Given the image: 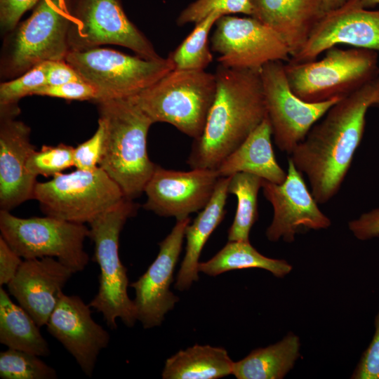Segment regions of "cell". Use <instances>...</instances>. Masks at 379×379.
Returning a JSON list of instances; mask_svg holds the SVG:
<instances>
[{
	"label": "cell",
	"instance_id": "obj_1",
	"mask_svg": "<svg viewBox=\"0 0 379 379\" xmlns=\"http://www.w3.org/2000/svg\"><path fill=\"white\" fill-rule=\"evenodd\" d=\"M376 100L373 80L335 103L290 154L295 168L310 181L318 204L340 190L362 140L368 109Z\"/></svg>",
	"mask_w": 379,
	"mask_h": 379
},
{
	"label": "cell",
	"instance_id": "obj_2",
	"mask_svg": "<svg viewBox=\"0 0 379 379\" xmlns=\"http://www.w3.org/2000/svg\"><path fill=\"white\" fill-rule=\"evenodd\" d=\"M216 92L201 135L194 140L191 168L216 169L267 117L260 69L218 65Z\"/></svg>",
	"mask_w": 379,
	"mask_h": 379
},
{
	"label": "cell",
	"instance_id": "obj_3",
	"mask_svg": "<svg viewBox=\"0 0 379 379\" xmlns=\"http://www.w3.org/2000/svg\"><path fill=\"white\" fill-rule=\"evenodd\" d=\"M104 129L99 166L119 185L126 198L139 197L157 165L149 158L147 138L154 124L130 98L96 103Z\"/></svg>",
	"mask_w": 379,
	"mask_h": 379
},
{
	"label": "cell",
	"instance_id": "obj_4",
	"mask_svg": "<svg viewBox=\"0 0 379 379\" xmlns=\"http://www.w3.org/2000/svg\"><path fill=\"white\" fill-rule=\"evenodd\" d=\"M137 209L138 205L125 197L89 223L93 258L100 270L98 292L89 305L102 315L112 329L117 328L118 319L128 327L137 321L135 304L128 294L127 269L119 255L121 232Z\"/></svg>",
	"mask_w": 379,
	"mask_h": 379
},
{
	"label": "cell",
	"instance_id": "obj_5",
	"mask_svg": "<svg viewBox=\"0 0 379 379\" xmlns=\"http://www.w3.org/2000/svg\"><path fill=\"white\" fill-rule=\"evenodd\" d=\"M215 92V74L173 69L128 98L154 124L168 123L195 140L204 131Z\"/></svg>",
	"mask_w": 379,
	"mask_h": 379
},
{
	"label": "cell",
	"instance_id": "obj_6",
	"mask_svg": "<svg viewBox=\"0 0 379 379\" xmlns=\"http://www.w3.org/2000/svg\"><path fill=\"white\" fill-rule=\"evenodd\" d=\"M71 22L69 0H40L31 15L6 35L1 78L10 80L38 64L65 60Z\"/></svg>",
	"mask_w": 379,
	"mask_h": 379
},
{
	"label": "cell",
	"instance_id": "obj_7",
	"mask_svg": "<svg viewBox=\"0 0 379 379\" xmlns=\"http://www.w3.org/2000/svg\"><path fill=\"white\" fill-rule=\"evenodd\" d=\"M284 68L293 92L310 102L343 99L379 74L378 52L337 46L326 50L320 60H289Z\"/></svg>",
	"mask_w": 379,
	"mask_h": 379
},
{
	"label": "cell",
	"instance_id": "obj_8",
	"mask_svg": "<svg viewBox=\"0 0 379 379\" xmlns=\"http://www.w3.org/2000/svg\"><path fill=\"white\" fill-rule=\"evenodd\" d=\"M65 61L97 90L95 103L131 98L175 69L168 57L148 60L100 47L71 50Z\"/></svg>",
	"mask_w": 379,
	"mask_h": 379
},
{
	"label": "cell",
	"instance_id": "obj_9",
	"mask_svg": "<svg viewBox=\"0 0 379 379\" xmlns=\"http://www.w3.org/2000/svg\"><path fill=\"white\" fill-rule=\"evenodd\" d=\"M1 236L24 260L51 257L75 273L83 271L89 257L84 241L89 228L52 216L20 218L0 211Z\"/></svg>",
	"mask_w": 379,
	"mask_h": 379
},
{
	"label": "cell",
	"instance_id": "obj_10",
	"mask_svg": "<svg viewBox=\"0 0 379 379\" xmlns=\"http://www.w3.org/2000/svg\"><path fill=\"white\" fill-rule=\"evenodd\" d=\"M124 198L119 185L100 166L37 182L34 194L46 215L81 224H89Z\"/></svg>",
	"mask_w": 379,
	"mask_h": 379
},
{
	"label": "cell",
	"instance_id": "obj_11",
	"mask_svg": "<svg viewBox=\"0 0 379 379\" xmlns=\"http://www.w3.org/2000/svg\"><path fill=\"white\" fill-rule=\"evenodd\" d=\"M70 51L112 44L148 60L161 59L147 37L129 20L120 0H69Z\"/></svg>",
	"mask_w": 379,
	"mask_h": 379
},
{
	"label": "cell",
	"instance_id": "obj_12",
	"mask_svg": "<svg viewBox=\"0 0 379 379\" xmlns=\"http://www.w3.org/2000/svg\"><path fill=\"white\" fill-rule=\"evenodd\" d=\"M267 116L277 147L290 154L314 124L339 100L310 102L291 90L284 62L271 61L260 69Z\"/></svg>",
	"mask_w": 379,
	"mask_h": 379
},
{
	"label": "cell",
	"instance_id": "obj_13",
	"mask_svg": "<svg viewBox=\"0 0 379 379\" xmlns=\"http://www.w3.org/2000/svg\"><path fill=\"white\" fill-rule=\"evenodd\" d=\"M217 61L226 67L260 69L266 63L289 61L291 53L283 39L252 16H221L210 39Z\"/></svg>",
	"mask_w": 379,
	"mask_h": 379
},
{
	"label": "cell",
	"instance_id": "obj_14",
	"mask_svg": "<svg viewBox=\"0 0 379 379\" xmlns=\"http://www.w3.org/2000/svg\"><path fill=\"white\" fill-rule=\"evenodd\" d=\"M339 44L379 52V11L366 9L361 0H347L338 8L324 13L304 46L290 60H316Z\"/></svg>",
	"mask_w": 379,
	"mask_h": 379
},
{
	"label": "cell",
	"instance_id": "obj_15",
	"mask_svg": "<svg viewBox=\"0 0 379 379\" xmlns=\"http://www.w3.org/2000/svg\"><path fill=\"white\" fill-rule=\"evenodd\" d=\"M262 188L273 208L272 220L266 230L269 241L281 238L293 242L302 230H319L331 226V220L319 209L302 173L289 158L285 180L277 184L264 180Z\"/></svg>",
	"mask_w": 379,
	"mask_h": 379
},
{
	"label": "cell",
	"instance_id": "obj_16",
	"mask_svg": "<svg viewBox=\"0 0 379 379\" xmlns=\"http://www.w3.org/2000/svg\"><path fill=\"white\" fill-rule=\"evenodd\" d=\"M220 178L216 169L180 171L157 165L144 190L143 207L160 216L186 218L206 206Z\"/></svg>",
	"mask_w": 379,
	"mask_h": 379
},
{
	"label": "cell",
	"instance_id": "obj_17",
	"mask_svg": "<svg viewBox=\"0 0 379 379\" xmlns=\"http://www.w3.org/2000/svg\"><path fill=\"white\" fill-rule=\"evenodd\" d=\"M190 223L189 217L177 220L171 232L159 244L155 260L142 276L130 284L135 293L133 302L137 321L144 328L160 326L165 314L178 301L170 286Z\"/></svg>",
	"mask_w": 379,
	"mask_h": 379
},
{
	"label": "cell",
	"instance_id": "obj_18",
	"mask_svg": "<svg viewBox=\"0 0 379 379\" xmlns=\"http://www.w3.org/2000/svg\"><path fill=\"white\" fill-rule=\"evenodd\" d=\"M91 307L79 296L62 292L46 325L88 377L110 341L109 333L92 318Z\"/></svg>",
	"mask_w": 379,
	"mask_h": 379
},
{
	"label": "cell",
	"instance_id": "obj_19",
	"mask_svg": "<svg viewBox=\"0 0 379 379\" xmlns=\"http://www.w3.org/2000/svg\"><path fill=\"white\" fill-rule=\"evenodd\" d=\"M75 272L51 257L24 260L8 292L39 326H46L62 289Z\"/></svg>",
	"mask_w": 379,
	"mask_h": 379
},
{
	"label": "cell",
	"instance_id": "obj_20",
	"mask_svg": "<svg viewBox=\"0 0 379 379\" xmlns=\"http://www.w3.org/2000/svg\"><path fill=\"white\" fill-rule=\"evenodd\" d=\"M31 128L15 117H0V208L13 209L34 199L36 177L27 170V162L34 146Z\"/></svg>",
	"mask_w": 379,
	"mask_h": 379
},
{
	"label": "cell",
	"instance_id": "obj_21",
	"mask_svg": "<svg viewBox=\"0 0 379 379\" xmlns=\"http://www.w3.org/2000/svg\"><path fill=\"white\" fill-rule=\"evenodd\" d=\"M252 17L274 31L286 43L291 58L305 44L324 14L321 0H251Z\"/></svg>",
	"mask_w": 379,
	"mask_h": 379
},
{
	"label": "cell",
	"instance_id": "obj_22",
	"mask_svg": "<svg viewBox=\"0 0 379 379\" xmlns=\"http://www.w3.org/2000/svg\"><path fill=\"white\" fill-rule=\"evenodd\" d=\"M230 180V176L220 178L208 203L186 227L185 254L176 277V289L187 290L199 280V260L202 249L225 215Z\"/></svg>",
	"mask_w": 379,
	"mask_h": 379
},
{
	"label": "cell",
	"instance_id": "obj_23",
	"mask_svg": "<svg viewBox=\"0 0 379 379\" xmlns=\"http://www.w3.org/2000/svg\"><path fill=\"white\" fill-rule=\"evenodd\" d=\"M272 131L267 116L216 168L220 177L244 172L281 184L286 173L277 163L272 145Z\"/></svg>",
	"mask_w": 379,
	"mask_h": 379
},
{
	"label": "cell",
	"instance_id": "obj_24",
	"mask_svg": "<svg viewBox=\"0 0 379 379\" xmlns=\"http://www.w3.org/2000/svg\"><path fill=\"white\" fill-rule=\"evenodd\" d=\"M234 361L223 347L195 345L165 361L163 379H217L232 374Z\"/></svg>",
	"mask_w": 379,
	"mask_h": 379
},
{
	"label": "cell",
	"instance_id": "obj_25",
	"mask_svg": "<svg viewBox=\"0 0 379 379\" xmlns=\"http://www.w3.org/2000/svg\"><path fill=\"white\" fill-rule=\"evenodd\" d=\"M300 340L288 333L281 341L252 350L245 358L234 363L237 379H281L293 367L300 356Z\"/></svg>",
	"mask_w": 379,
	"mask_h": 379
},
{
	"label": "cell",
	"instance_id": "obj_26",
	"mask_svg": "<svg viewBox=\"0 0 379 379\" xmlns=\"http://www.w3.org/2000/svg\"><path fill=\"white\" fill-rule=\"evenodd\" d=\"M33 318L0 287V343L9 349L47 357L51 350Z\"/></svg>",
	"mask_w": 379,
	"mask_h": 379
},
{
	"label": "cell",
	"instance_id": "obj_27",
	"mask_svg": "<svg viewBox=\"0 0 379 379\" xmlns=\"http://www.w3.org/2000/svg\"><path fill=\"white\" fill-rule=\"evenodd\" d=\"M248 268H260L277 277H284L292 270L284 260L266 257L258 252L249 241H228L210 260L199 262V272L215 277L225 272Z\"/></svg>",
	"mask_w": 379,
	"mask_h": 379
},
{
	"label": "cell",
	"instance_id": "obj_28",
	"mask_svg": "<svg viewBox=\"0 0 379 379\" xmlns=\"http://www.w3.org/2000/svg\"><path fill=\"white\" fill-rule=\"evenodd\" d=\"M263 179L251 173L240 172L230 176L229 194L236 196V213L228 230V241H249L250 231L258 220V194Z\"/></svg>",
	"mask_w": 379,
	"mask_h": 379
},
{
	"label": "cell",
	"instance_id": "obj_29",
	"mask_svg": "<svg viewBox=\"0 0 379 379\" xmlns=\"http://www.w3.org/2000/svg\"><path fill=\"white\" fill-rule=\"evenodd\" d=\"M221 16L213 13L195 24L192 32L168 55L175 69L205 70L213 60L209 46V34Z\"/></svg>",
	"mask_w": 379,
	"mask_h": 379
},
{
	"label": "cell",
	"instance_id": "obj_30",
	"mask_svg": "<svg viewBox=\"0 0 379 379\" xmlns=\"http://www.w3.org/2000/svg\"><path fill=\"white\" fill-rule=\"evenodd\" d=\"M47 62L38 64L14 79L0 84V117H16L20 113L18 102L32 95L46 86Z\"/></svg>",
	"mask_w": 379,
	"mask_h": 379
},
{
	"label": "cell",
	"instance_id": "obj_31",
	"mask_svg": "<svg viewBox=\"0 0 379 379\" xmlns=\"http://www.w3.org/2000/svg\"><path fill=\"white\" fill-rule=\"evenodd\" d=\"M0 378L2 379H55L57 372L39 356L9 349L0 352Z\"/></svg>",
	"mask_w": 379,
	"mask_h": 379
},
{
	"label": "cell",
	"instance_id": "obj_32",
	"mask_svg": "<svg viewBox=\"0 0 379 379\" xmlns=\"http://www.w3.org/2000/svg\"><path fill=\"white\" fill-rule=\"evenodd\" d=\"M74 147L65 143L57 145H43L39 150H33L30 154L27 168L35 177L54 176L63 171L74 166Z\"/></svg>",
	"mask_w": 379,
	"mask_h": 379
},
{
	"label": "cell",
	"instance_id": "obj_33",
	"mask_svg": "<svg viewBox=\"0 0 379 379\" xmlns=\"http://www.w3.org/2000/svg\"><path fill=\"white\" fill-rule=\"evenodd\" d=\"M252 13L251 0H195L180 13L176 24H196L213 13L220 16L238 13L251 16Z\"/></svg>",
	"mask_w": 379,
	"mask_h": 379
},
{
	"label": "cell",
	"instance_id": "obj_34",
	"mask_svg": "<svg viewBox=\"0 0 379 379\" xmlns=\"http://www.w3.org/2000/svg\"><path fill=\"white\" fill-rule=\"evenodd\" d=\"M104 142V129L98 122L95 133L74 149V166L77 169L91 171L99 166Z\"/></svg>",
	"mask_w": 379,
	"mask_h": 379
},
{
	"label": "cell",
	"instance_id": "obj_35",
	"mask_svg": "<svg viewBox=\"0 0 379 379\" xmlns=\"http://www.w3.org/2000/svg\"><path fill=\"white\" fill-rule=\"evenodd\" d=\"M34 95L58 98L69 100H91L98 99L97 90L85 81H72L62 85H46Z\"/></svg>",
	"mask_w": 379,
	"mask_h": 379
},
{
	"label": "cell",
	"instance_id": "obj_36",
	"mask_svg": "<svg viewBox=\"0 0 379 379\" xmlns=\"http://www.w3.org/2000/svg\"><path fill=\"white\" fill-rule=\"evenodd\" d=\"M351 378L379 379V309L375 318V332Z\"/></svg>",
	"mask_w": 379,
	"mask_h": 379
},
{
	"label": "cell",
	"instance_id": "obj_37",
	"mask_svg": "<svg viewBox=\"0 0 379 379\" xmlns=\"http://www.w3.org/2000/svg\"><path fill=\"white\" fill-rule=\"evenodd\" d=\"M40 0H0V28L3 35L11 32L22 16Z\"/></svg>",
	"mask_w": 379,
	"mask_h": 379
},
{
	"label": "cell",
	"instance_id": "obj_38",
	"mask_svg": "<svg viewBox=\"0 0 379 379\" xmlns=\"http://www.w3.org/2000/svg\"><path fill=\"white\" fill-rule=\"evenodd\" d=\"M348 227L354 236L361 241L379 237V208L350 221Z\"/></svg>",
	"mask_w": 379,
	"mask_h": 379
},
{
	"label": "cell",
	"instance_id": "obj_39",
	"mask_svg": "<svg viewBox=\"0 0 379 379\" xmlns=\"http://www.w3.org/2000/svg\"><path fill=\"white\" fill-rule=\"evenodd\" d=\"M17 254L0 236V286L7 285L16 274L22 262Z\"/></svg>",
	"mask_w": 379,
	"mask_h": 379
},
{
	"label": "cell",
	"instance_id": "obj_40",
	"mask_svg": "<svg viewBox=\"0 0 379 379\" xmlns=\"http://www.w3.org/2000/svg\"><path fill=\"white\" fill-rule=\"evenodd\" d=\"M79 81L84 80L65 60L47 62L46 85L58 86Z\"/></svg>",
	"mask_w": 379,
	"mask_h": 379
},
{
	"label": "cell",
	"instance_id": "obj_41",
	"mask_svg": "<svg viewBox=\"0 0 379 379\" xmlns=\"http://www.w3.org/2000/svg\"><path fill=\"white\" fill-rule=\"evenodd\" d=\"M347 0H321L323 13L335 10L343 6Z\"/></svg>",
	"mask_w": 379,
	"mask_h": 379
},
{
	"label": "cell",
	"instance_id": "obj_42",
	"mask_svg": "<svg viewBox=\"0 0 379 379\" xmlns=\"http://www.w3.org/2000/svg\"><path fill=\"white\" fill-rule=\"evenodd\" d=\"M373 84L376 91V100L373 107H375L379 109V74L373 80Z\"/></svg>",
	"mask_w": 379,
	"mask_h": 379
},
{
	"label": "cell",
	"instance_id": "obj_43",
	"mask_svg": "<svg viewBox=\"0 0 379 379\" xmlns=\"http://www.w3.org/2000/svg\"><path fill=\"white\" fill-rule=\"evenodd\" d=\"M361 1L366 8L379 4V0H361Z\"/></svg>",
	"mask_w": 379,
	"mask_h": 379
}]
</instances>
